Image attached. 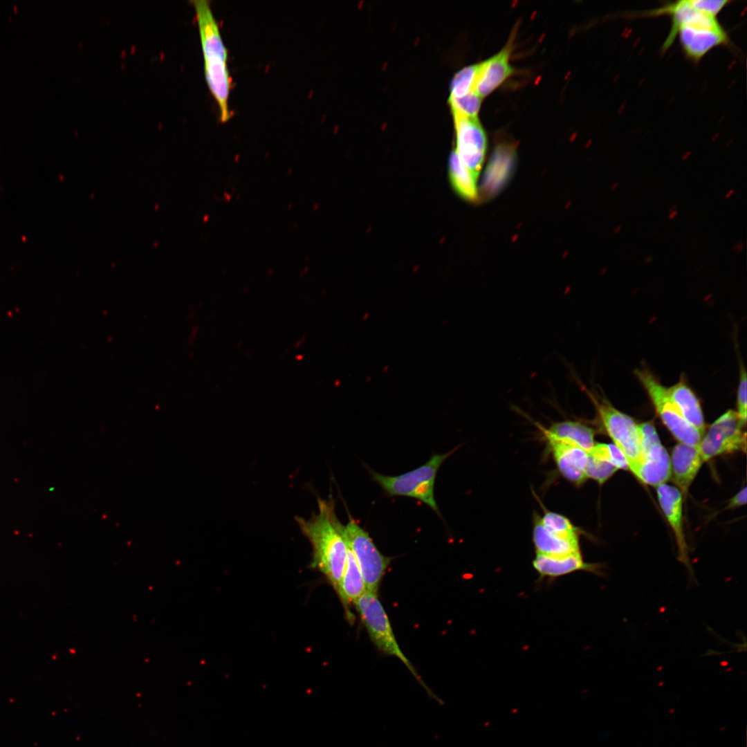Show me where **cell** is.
I'll return each instance as SVG.
<instances>
[{
    "mask_svg": "<svg viewBox=\"0 0 747 747\" xmlns=\"http://www.w3.org/2000/svg\"><path fill=\"white\" fill-rule=\"evenodd\" d=\"M317 513L295 521L313 549L311 566L320 571L337 592L345 567L347 543L345 527L338 519L333 499H317Z\"/></svg>",
    "mask_w": 747,
    "mask_h": 747,
    "instance_id": "cell-1",
    "label": "cell"
},
{
    "mask_svg": "<svg viewBox=\"0 0 747 747\" xmlns=\"http://www.w3.org/2000/svg\"><path fill=\"white\" fill-rule=\"evenodd\" d=\"M192 3L199 30L206 82L218 104L221 120L226 122L230 118L228 100L231 83L227 66L228 50L209 1L194 0Z\"/></svg>",
    "mask_w": 747,
    "mask_h": 747,
    "instance_id": "cell-2",
    "label": "cell"
},
{
    "mask_svg": "<svg viewBox=\"0 0 747 747\" xmlns=\"http://www.w3.org/2000/svg\"><path fill=\"white\" fill-rule=\"evenodd\" d=\"M457 448L445 454H435L424 464L396 476H387L369 469L371 479L391 496H404L418 499L430 506L440 517L434 498V483L438 470Z\"/></svg>",
    "mask_w": 747,
    "mask_h": 747,
    "instance_id": "cell-3",
    "label": "cell"
},
{
    "mask_svg": "<svg viewBox=\"0 0 747 747\" xmlns=\"http://www.w3.org/2000/svg\"><path fill=\"white\" fill-rule=\"evenodd\" d=\"M354 605L375 646L384 654L398 658L426 690L427 695L443 705V701L422 681L416 669L401 650L378 594L366 591L355 602Z\"/></svg>",
    "mask_w": 747,
    "mask_h": 747,
    "instance_id": "cell-4",
    "label": "cell"
},
{
    "mask_svg": "<svg viewBox=\"0 0 747 747\" xmlns=\"http://www.w3.org/2000/svg\"><path fill=\"white\" fill-rule=\"evenodd\" d=\"M685 57L697 63L713 48L730 44V38L717 19L697 8L682 19L674 33Z\"/></svg>",
    "mask_w": 747,
    "mask_h": 747,
    "instance_id": "cell-5",
    "label": "cell"
},
{
    "mask_svg": "<svg viewBox=\"0 0 747 747\" xmlns=\"http://www.w3.org/2000/svg\"><path fill=\"white\" fill-rule=\"evenodd\" d=\"M577 382L591 400L603 427L625 456L629 470L632 472L640 456L638 424L631 416L614 407L607 398L588 389L580 380Z\"/></svg>",
    "mask_w": 747,
    "mask_h": 747,
    "instance_id": "cell-6",
    "label": "cell"
},
{
    "mask_svg": "<svg viewBox=\"0 0 747 747\" xmlns=\"http://www.w3.org/2000/svg\"><path fill=\"white\" fill-rule=\"evenodd\" d=\"M660 419L679 443L698 445L703 434L682 416L670 398L667 387L646 367L635 371Z\"/></svg>",
    "mask_w": 747,
    "mask_h": 747,
    "instance_id": "cell-7",
    "label": "cell"
},
{
    "mask_svg": "<svg viewBox=\"0 0 747 747\" xmlns=\"http://www.w3.org/2000/svg\"><path fill=\"white\" fill-rule=\"evenodd\" d=\"M345 526L347 542L361 572L367 591L376 593L391 558L383 555L369 533L349 517Z\"/></svg>",
    "mask_w": 747,
    "mask_h": 747,
    "instance_id": "cell-8",
    "label": "cell"
},
{
    "mask_svg": "<svg viewBox=\"0 0 747 747\" xmlns=\"http://www.w3.org/2000/svg\"><path fill=\"white\" fill-rule=\"evenodd\" d=\"M638 429L640 456L632 473L643 483L656 487L670 477V457L652 423L638 424Z\"/></svg>",
    "mask_w": 747,
    "mask_h": 747,
    "instance_id": "cell-9",
    "label": "cell"
},
{
    "mask_svg": "<svg viewBox=\"0 0 747 747\" xmlns=\"http://www.w3.org/2000/svg\"><path fill=\"white\" fill-rule=\"evenodd\" d=\"M736 411L729 409L709 427L698 445L703 462L723 454L746 450V432Z\"/></svg>",
    "mask_w": 747,
    "mask_h": 747,
    "instance_id": "cell-10",
    "label": "cell"
},
{
    "mask_svg": "<svg viewBox=\"0 0 747 747\" xmlns=\"http://www.w3.org/2000/svg\"><path fill=\"white\" fill-rule=\"evenodd\" d=\"M456 131V152L477 179L484 161L487 140L485 131L477 117L453 114Z\"/></svg>",
    "mask_w": 747,
    "mask_h": 747,
    "instance_id": "cell-11",
    "label": "cell"
},
{
    "mask_svg": "<svg viewBox=\"0 0 747 747\" xmlns=\"http://www.w3.org/2000/svg\"><path fill=\"white\" fill-rule=\"evenodd\" d=\"M516 149L513 144L496 145L483 173L480 192L483 199L496 196L507 184L515 169Z\"/></svg>",
    "mask_w": 747,
    "mask_h": 747,
    "instance_id": "cell-12",
    "label": "cell"
},
{
    "mask_svg": "<svg viewBox=\"0 0 747 747\" xmlns=\"http://www.w3.org/2000/svg\"><path fill=\"white\" fill-rule=\"evenodd\" d=\"M656 493L661 509L675 536L679 550L678 560L685 566L689 574L694 577L682 524L683 495L679 488L665 483L656 486Z\"/></svg>",
    "mask_w": 747,
    "mask_h": 747,
    "instance_id": "cell-13",
    "label": "cell"
},
{
    "mask_svg": "<svg viewBox=\"0 0 747 747\" xmlns=\"http://www.w3.org/2000/svg\"><path fill=\"white\" fill-rule=\"evenodd\" d=\"M540 432L548 443L560 474L574 486H581L587 479L584 470L588 452L578 447L555 439L542 431Z\"/></svg>",
    "mask_w": 747,
    "mask_h": 747,
    "instance_id": "cell-14",
    "label": "cell"
},
{
    "mask_svg": "<svg viewBox=\"0 0 747 747\" xmlns=\"http://www.w3.org/2000/svg\"><path fill=\"white\" fill-rule=\"evenodd\" d=\"M703 463L698 445L679 443L674 447L670 458V477L682 495H687Z\"/></svg>",
    "mask_w": 747,
    "mask_h": 747,
    "instance_id": "cell-15",
    "label": "cell"
},
{
    "mask_svg": "<svg viewBox=\"0 0 747 747\" xmlns=\"http://www.w3.org/2000/svg\"><path fill=\"white\" fill-rule=\"evenodd\" d=\"M511 51L508 44L500 52L480 63L474 91L481 98L495 89L513 72L509 64Z\"/></svg>",
    "mask_w": 747,
    "mask_h": 747,
    "instance_id": "cell-16",
    "label": "cell"
},
{
    "mask_svg": "<svg viewBox=\"0 0 747 747\" xmlns=\"http://www.w3.org/2000/svg\"><path fill=\"white\" fill-rule=\"evenodd\" d=\"M533 566L541 578H557L569 573L584 571L600 574L602 567L599 564L584 562L582 552L562 557H551L536 554Z\"/></svg>",
    "mask_w": 747,
    "mask_h": 747,
    "instance_id": "cell-17",
    "label": "cell"
},
{
    "mask_svg": "<svg viewBox=\"0 0 747 747\" xmlns=\"http://www.w3.org/2000/svg\"><path fill=\"white\" fill-rule=\"evenodd\" d=\"M537 427L555 439L589 452L595 445L594 430L580 421L565 420L552 423L548 428L535 423Z\"/></svg>",
    "mask_w": 747,
    "mask_h": 747,
    "instance_id": "cell-18",
    "label": "cell"
},
{
    "mask_svg": "<svg viewBox=\"0 0 747 747\" xmlns=\"http://www.w3.org/2000/svg\"><path fill=\"white\" fill-rule=\"evenodd\" d=\"M667 391L684 418L703 435L706 423L700 401L685 380L681 377L678 382L667 387Z\"/></svg>",
    "mask_w": 747,
    "mask_h": 747,
    "instance_id": "cell-19",
    "label": "cell"
},
{
    "mask_svg": "<svg viewBox=\"0 0 747 747\" xmlns=\"http://www.w3.org/2000/svg\"><path fill=\"white\" fill-rule=\"evenodd\" d=\"M366 591V587L358 564L352 550L347 543L345 567L337 593L349 618L352 616L349 610L350 605L354 604Z\"/></svg>",
    "mask_w": 747,
    "mask_h": 747,
    "instance_id": "cell-20",
    "label": "cell"
},
{
    "mask_svg": "<svg viewBox=\"0 0 747 747\" xmlns=\"http://www.w3.org/2000/svg\"><path fill=\"white\" fill-rule=\"evenodd\" d=\"M538 515H535L533 542L536 554L562 557L581 552L580 542L562 540L548 532L542 524Z\"/></svg>",
    "mask_w": 747,
    "mask_h": 747,
    "instance_id": "cell-21",
    "label": "cell"
},
{
    "mask_svg": "<svg viewBox=\"0 0 747 747\" xmlns=\"http://www.w3.org/2000/svg\"><path fill=\"white\" fill-rule=\"evenodd\" d=\"M449 178L455 192L463 199L474 201L478 199L477 179L463 165L454 150L449 158Z\"/></svg>",
    "mask_w": 747,
    "mask_h": 747,
    "instance_id": "cell-22",
    "label": "cell"
},
{
    "mask_svg": "<svg viewBox=\"0 0 747 747\" xmlns=\"http://www.w3.org/2000/svg\"><path fill=\"white\" fill-rule=\"evenodd\" d=\"M540 519L543 526L551 534L564 540L580 542V528L564 515L546 510Z\"/></svg>",
    "mask_w": 747,
    "mask_h": 747,
    "instance_id": "cell-23",
    "label": "cell"
},
{
    "mask_svg": "<svg viewBox=\"0 0 747 747\" xmlns=\"http://www.w3.org/2000/svg\"><path fill=\"white\" fill-rule=\"evenodd\" d=\"M480 63L463 68L457 72L450 85V98H461L474 91Z\"/></svg>",
    "mask_w": 747,
    "mask_h": 747,
    "instance_id": "cell-24",
    "label": "cell"
},
{
    "mask_svg": "<svg viewBox=\"0 0 747 747\" xmlns=\"http://www.w3.org/2000/svg\"><path fill=\"white\" fill-rule=\"evenodd\" d=\"M588 454L611 463L618 469L629 470L625 456L614 444L596 443Z\"/></svg>",
    "mask_w": 747,
    "mask_h": 747,
    "instance_id": "cell-25",
    "label": "cell"
},
{
    "mask_svg": "<svg viewBox=\"0 0 747 747\" xmlns=\"http://www.w3.org/2000/svg\"><path fill=\"white\" fill-rule=\"evenodd\" d=\"M481 98L474 91L461 98H450L449 103L453 114L476 117L479 110Z\"/></svg>",
    "mask_w": 747,
    "mask_h": 747,
    "instance_id": "cell-26",
    "label": "cell"
},
{
    "mask_svg": "<svg viewBox=\"0 0 747 747\" xmlns=\"http://www.w3.org/2000/svg\"><path fill=\"white\" fill-rule=\"evenodd\" d=\"M618 470L616 467L611 463L594 458L589 454L584 472L587 479H591L602 485Z\"/></svg>",
    "mask_w": 747,
    "mask_h": 747,
    "instance_id": "cell-27",
    "label": "cell"
},
{
    "mask_svg": "<svg viewBox=\"0 0 747 747\" xmlns=\"http://www.w3.org/2000/svg\"><path fill=\"white\" fill-rule=\"evenodd\" d=\"M746 371L744 365H740L739 384L737 391V413L741 423L746 426L747 415Z\"/></svg>",
    "mask_w": 747,
    "mask_h": 747,
    "instance_id": "cell-28",
    "label": "cell"
},
{
    "mask_svg": "<svg viewBox=\"0 0 747 747\" xmlns=\"http://www.w3.org/2000/svg\"><path fill=\"white\" fill-rule=\"evenodd\" d=\"M692 2L700 10L714 17L730 3L727 0H692Z\"/></svg>",
    "mask_w": 747,
    "mask_h": 747,
    "instance_id": "cell-29",
    "label": "cell"
},
{
    "mask_svg": "<svg viewBox=\"0 0 747 747\" xmlns=\"http://www.w3.org/2000/svg\"><path fill=\"white\" fill-rule=\"evenodd\" d=\"M747 501V490L746 487L739 490L732 499L730 500L728 508H733L741 506L746 504Z\"/></svg>",
    "mask_w": 747,
    "mask_h": 747,
    "instance_id": "cell-30",
    "label": "cell"
},
{
    "mask_svg": "<svg viewBox=\"0 0 747 747\" xmlns=\"http://www.w3.org/2000/svg\"><path fill=\"white\" fill-rule=\"evenodd\" d=\"M744 246H744V241H740L737 242L734 245L733 250H734L735 252L739 254V253H741V252H742L744 251Z\"/></svg>",
    "mask_w": 747,
    "mask_h": 747,
    "instance_id": "cell-31",
    "label": "cell"
},
{
    "mask_svg": "<svg viewBox=\"0 0 747 747\" xmlns=\"http://www.w3.org/2000/svg\"><path fill=\"white\" fill-rule=\"evenodd\" d=\"M654 260V257L651 255H647L644 258V262L646 265L651 264Z\"/></svg>",
    "mask_w": 747,
    "mask_h": 747,
    "instance_id": "cell-32",
    "label": "cell"
},
{
    "mask_svg": "<svg viewBox=\"0 0 747 747\" xmlns=\"http://www.w3.org/2000/svg\"><path fill=\"white\" fill-rule=\"evenodd\" d=\"M678 214H679V212H678V210H674V211H673V212H670V213L669 214V215H668V219H669L670 220H672V219H674V218H676V216L678 215Z\"/></svg>",
    "mask_w": 747,
    "mask_h": 747,
    "instance_id": "cell-33",
    "label": "cell"
},
{
    "mask_svg": "<svg viewBox=\"0 0 747 747\" xmlns=\"http://www.w3.org/2000/svg\"><path fill=\"white\" fill-rule=\"evenodd\" d=\"M734 193H735V190L734 189L729 190L727 192V193L725 194V199H730L733 195Z\"/></svg>",
    "mask_w": 747,
    "mask_h": 747,
    "instance_id": "cell-34",
    "label": "cell"
},
{
    "mask_svg": "<svg viewBox=\"0 0 747 747\" xmlns=\"http://www.w3.org/2000/svg\"><path fill=\"white\" fill-rule=\"evenodd\" d=\"M621 229H622V225H617V226H616V228H614V234H618V233H619V232H620Z\"/></svg>",
    "mask_w": 747,
    "mask_h": 747,
    "instance_id": "cell-35",
    "label": "cell"
},
{
    "mask_svg": "<svg viewBox=\"0 0 747 747\" xmlns=\"http://www.w3.org/2000/svg\"><path fill=\"white\" fill-rule=\"evenodd\" d=\"M618 182L614 183L612 185V186L611 187V190L614 191L618 187Z\"/></svg>",
    "mask_w": 747,
    "mask_h": 747,
    "instance_id": "cell-36",
    "label": "cell"
},
{
    "mask_svg": "<svg viewBox=\"0 0 747 747\" xmlns=\"http://www.w3.org/2000/svg\"><path fill=\"white\" fill-rule=\"evenodd\" d=\"M676 207H677V206H676V205H672V206H671V207L670 208V209H669V210H668V211H669V212L670 213V212H673V211H674V210H677V209H676Z\"/></svg>",
    "mask_w": 747,
    "mask_h": 747,
    "instance_id": "cell-37",
    "label": "cell"
}]
</instances>
